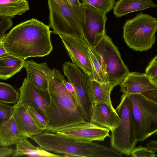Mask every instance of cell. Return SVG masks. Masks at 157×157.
Returning a JSON list of instances; mask_svg holds the SVG:
<instances>
[{
	"label": "cell",
	"instance_id": "34",
	"mask_svg": "<svg viewBox=\"0 0 157 157\" xmlns=\"http://www.w3.org/2000/svg\"><path fill=\"white\" fill-rule=\"evenodd\" d=\"M64 86L67 90L75 96L74 88L72 85L68 82H67L65 79L63 81Z\"/></svg>",
	"mask_w": 157,
	"mask_h": 157
},
{
	"label": "cell",
	"instance_id": "31",
	"mask_svg": "<svg viewBox=\"0 0 157 157\" xmlns=\"http://www.w3.org/2000/svg\"><path fill=\"white\" fill-rule=\"evenodd\" d=\"M145 73L150 79L157 76V55L149 62Z\"/></svg>",
	"mask_w": 157,
	"mask_h": 157
},
{
	"label": "cell",
	"instance_id": "16",
	"mask_svg": "<svg viewBox=\"0 0 157 157\" xmlns=\"http://www.w3.org/2000/svg\"><path fill=\"white\" fill-rule=\"evenodd\" d=\"M119 85L121 91L128 94H141L157 89V86L145 73L135 72H130Z\"/></svg>",
	"mask_w": 157,
	"mask_h": 157
},
{
	"label": "cell",
	"instance_id": "38",
	"mask_svg": "<svg viewBox=\"0 0 157 157\" xmlns=\"http://www.w3.org/2000/svg\"><path fill=\"white\" fill-rule=\"evenodd\" d=\"M153 83L157 86V76L151 79Z\"/></svg>",
	"mask_w": 157,
	"mask_h": 157
},
{
	"label": "cell",
	"instance_id": "8",
	"mask_svg": "<svg viewBox=\"0 0 157 157\" xmlns=\"http://www.w3.org/2000/svg\"><path fill=\"white\" fill-rule=\"evenodd\" d=\"M94 48L102 58L109 82L119 85L130 72L117 48L105 33Z\"/></svg>",
	"mask_w": 157,
	"mask_h": 157
},
{
	"label": "cell",
	"instance_id": "21",
	"mask_svg": "<svg viewBox=\"0 0 157 157\" xmlns=\"http://www.w3.org/2000/svg\"><path fill=\"white\" fill-rule=\"evenodd\" d=\"M25 60L7 53L0 57V79L6 80L24 67Z\"/></svg>",
	"mask_w": 157,
	"mask_h": 157
},
{
	"label": "cell",
	"instance_id": "14",
	"mask_svg": "<svg viewBox=\"0 0 157 157\" xmlns=\"http://www.w3.org/2000/svg\"><path fill=\"white\" fill-rule=\"evenodd\" d=\"M120 121L121 119L113 107L102 102L91 103L89 121L90 123L112 131L118 127Z\"/></svg>",
	"mask_w": 157,
	"mask_h": 157
},
{
	"label": "cell",
	"instance_id": "13",
	"mask_svg": "<svg viewBox=\"0 0 157 157\" xmlns=\"http://www.w3.org/2000/svg\"><path fill=\"white\" fill-rule=\"evenodd\" d=\"M19 102L25 107L34 109L46 120V110L50 103V96L48 90L37 87L25 78L20 88Z\"/></svg>",
	"mask_w": 157,
	"mask_h": 157
},
{
	"label": "cell",
	"instance_id": "25",
	"mask_svg": "<svg viewBox=\"0 0 157 157\" xmlns=\"http://www.w3.org/2000/svg\"><path fill=\"white\" fill-rule=\"evenodd\" d=\"M20 94L11 85L0 82V102L15 104L19 100Z\"/></svg>",
	"mask_w": 157,
	"mask_h": 157
},
{
	"label": "cell",
	"instance_id": "1",
	"mask_svg": "<svg viewBox=\"0 0 157 157\" xmlns=\"http://www.w3.org/2000/svg\"><path fill=\"white\" fill-rule=\"evenodd\" d=\"M49 25L32 18L18 24L0 39L7 52L24 59L49 55L53 47Z\"/></svg>",
	"mask_w": 157,
	"mask_h": 157
},
{
	"label": "cell",
	"instance_id": "17",
	"mask_svg": "<svg viewBox=\"0 0 157 157\" xmlns=\"http://www.w3.org/2000/svg\"><path fill=\"white\" fill-rule=\"evenodd\" d=\"M13 106V116L23 138H31L43 132L36 125L26 107L19 101Z\"/></svg>",
	"mask_w": 157,
	"mask_h": 157
},
{
	"label": "cell",
	"instance_id": "36",
	"mask_svg": "<svg viewBox=\"0 0 157 157\" xmlns=\"http://www.w3.org/2000/svg\"><path fill=\"white\" fill-rule=\"evenodd\" d=\"M70 5L74 6L79 7L80 6L82 3L79 1V0H65Z\"/></svg>",
	"mask_w": 157,
	"mask_h": 157
},
{
	"label": "cell",
	"instance_id": "28",
	"mask_svg": "<svg viewBox=\"0 0 157 157\" xmlns=\"http://www.w3.org/2000/svg\"><path fill=\"white\" fill-rule=\"evenodd\" d=\"M156 151L148 147L140 146L135 148L131 152L130 156L132 157H154L157 156Z\"/></svg>",
	"mask_w": 157,
	"mask_h": 157
},
{
	"label": "cell",
	"instance_id": "7",
	"mask_svg": "<svg viewBox=\"0 0 157 157\" xmlns=\"http://www.w3.org/2000/svg\"><path fill=\"white\" fill-rule=\"evenodd\" d=\"M137 141L157 132V104L141 94H130Z\"/></svg>",
	"mask_w": 157,
	"mask_h": 157
},
{
	"label": "cell",
	"instance_id": "12",
	"mask_svg": "<svg viewBox=\"0 0 157 157\" xmlns=\"http://www.w3.org/2000/svg\"><path fill=\"white\" fill-rule=\"evenodd\" d=\"M109 131L106 128L86 121L63 128L56 133L78 141L90 142H103L107 137H110Z\"/></svg>",
	"mask_w": 157,
	"mask_h": 157
},
{
	"label": "cell",
	"instance_id": "10",
	"mask_svg": "<svg viewBox=\"0 0 157 157\" xmlns=\"http://www.w3.org/2000/svg\"><path fill=\"white\" fill-rule=\"evenodd\" d=\"M82 3L84 17L82 28L84 40L91 48H94L105 33L106 14Z\"/></svg>",
	"mask_w": 157,
	"mask_h": 157
},
{
	"label": "cell",
	"instance_id": "35",
	"mask_svg": "<svg viewBox=\"0 0 157 157\" xmlns=\"http://www.w3.org/2000/svg\"><path fill=\"white\" fill-rule=\"evenodd\" d=\"M146 145L149 148L157 151V141L151 140L147 143Z\"/></svg>",
	"mask_w": 157,
	"mask_h": 157
},
{
	"label": "cell",
	"instance_id": "3",
	"mask_svg": "<svg viewBox=\"0 0 157 157\" xmlns=\"http://www.w3.org/2000/svg\"><path fill=\"white\" fill-rule=\"evenodd\" d=\"M49 25L52 33L84 39L82 28L84 17L82 3L73 6L65 0H47Z\"/></svg>",
	"mask_w": 157,
	"mask_h": 157
},
{
	"label": "cell",
	"instance_id": "20",
	"mask_svg": "<svg viewBox=\"0 0 157 157\" xmlns=\"http://www.w3.org/2000/svg\"><path fill=\"white\" fill-rule=\"evenodd\" d=\"M23 138L13 116L0 124V145L8 147L16 144Z\"/></svg>",
	"mask_w": 157,
	"mask_h": 157
},
{
	"label": "cell",
	"instance_id": "18",
	"mask_svg": "<svg viewBox=\"0 0 157 157\" xmlns=\"http://www.w3.org/2000/svg\"><path fill=\"white\" fill-rule=\"evenodd\" d=\"M116 86L109 82L101 83L90 78L88 82V92L91 103L102 102L113 107L110 95Z\"/></svg>",
	"mask_w": 157,
	"mask_h": 157
},
{
	"label": "cell",
	"instance_id": "32",
	"mask_svg": "<svg viewBox=\"0 0 157 157\" xmlns=\"http://www.w3.org/2000/svg\"><path fill=\"white\" fill-rule=\"evenodd\" d=\"M141 94L157 104V89L143 92Z\"/></svg>",
	"mask_w": 157,
	"mask_h": 157
},
{
	"label": "cell",
	"instance_id": "11",
	"mask_svg": "<svg viewBox=\"0 0 157 157\" xmlns=\"http://www.w3.org/2000/svg\"><path fill=\"white\" fill-rule=\"evenodd\" d=\"M59 36L72 63L93 79V70L88 55L91 47L90 45L84 39L65 35Z\"/></svg>",
	"mask_w": 157,
	"mask_h": 157
},
{
	"label": "cell",
	"instance_id": "27",
	"mask_svg": "<svg viewBox=\"0 0 157 157\" xmlns=\"http://www.w3.org/2000/svg\"><path fill=\"white\" fill-rule=\"evenodd\" d=\"M26 107L38 128L45 131L47 127V123L45 119L32 107L29 106Z\"/></svg>",
	"mask_w": 157,
	"mask_h": 157
},
{
	"label": "cell",
	"instance_id": "22",
	"mask_svg": "<svg viewBox=\"0 0 157 157\" xmlns=\"http://www.w3.org/2000/svg\"><path fill=\"white\" fill-rule=\"evenodd\" d=\"M15 151L12 157L22 156L28 157H64L48 152L41 147H36L27 139L23 138L15 144Z\"/></svg>",
	"mask_w": 157,
	"mask_h": 157
},
{
	"label": "cell",
	"instance_id": "39",
	"mask_svg": "<svg viewBox=\"0 0 157 157\" xmlns=\"http://www.w3.org/2000/svg\"><path fill=\"white\" fill-rule=\"evenodd\" d=\"M156 134H157V132L156 133Z\"/></svg>",
	"mask_w": 157,
	"mask_h": 157
},
{
	"label": "cell",
	"instance_id": "9",
	"mask_svg": "<svg viewBox=\"0 0 157 157\" xmlns=\"http://www.w3.org/2000/svg\"><path fill=\"white\" fill-rule=\"evenodd\" d=\"M62 70L68 82L73 86L75 98L85 120L89 121L91 103L88 95V82L90 77L69 61L64 63Z\"/></svg>",
	"mask_w": 157,
	"mask_h": 157
},
{
	"label": "cell",
	"instance_id": "19",
	"mask_svg": "<svg viewBox=\"0 0 157 157\" xmlns=\"http://www.w3.org/2000/svg\"><path fill=\"white\" fill-rule=\"evenodd\" d=\"M157 7L151 0H119L113 9L116 17H121L130 13Z\"/></svg>",
	"mask_w": 157,
	"mask_h": 157
},
{
	"label": "cell",
	"instance_id": "4",
	"mask_svg": "<svg viewBox=\"0 0 157 157\" xmlns=\"http://www.w3.org/2000/svg\"><path fill=\"white\" fill-rule=\"evenodd\" d=\"M115 110L121 121L118 127L111 131L110 146L121 154L128 156L135 148L138 142L128 94H122L120 103Z\"/></svg>",
	"mask_w": 157,
	"mask_h": 157
},
{
	"label": "cell",
	"instance_id": "29",
	"mask_svg": "<svg viewBox=\"0 0 157 157\" xmlns=\"http://www.w3.org/2000/svg\"><path fill=\"white\" fill-rule=\"evenodd\" d=\"M13 106L0 102V124L9 120L13 116Z\"/></svg>",
	"mask_w": 157,
	"mask_h": 157
},
{
	"label": "cell",
	"instance_id": "15",
	"mask_svg": "<svg viewBox=\"0 0 157 157\" xmlns=\"http://www.w3.org/2000/svg\"><path fill=\"white\" fill-rule=\"evenodd\" d=\"M24 67L27 79L38 88L48 90L49 78L53 72L46 62L37 63L33 60H26Z\"/></svg>",
	"mask_w": 157,
	"mask_h": 157
},
{
	"label": "cell",
	"instance_id": "24",
	"mask_svg": "<svg viewBox=\"0 0 157 157\" xmlns=\"http://www.w3.org/2000/svg\"><path fill=\"white\" fill-rule=\"evenodd\" d=\"M88 55L92 68L93 79L101 83L109 82L102 58L94 48L90 47Z\"/></svg>",
	"mask_w": 157,
	"mask_h": 157
},
{
	"label": "cell",
	"instance_id": "33",
	"mask_svg": "<svg viewBox=\"0 0 157 157\" xmlns=\"http://www.w3.org/2000/svg\"><path fill=\"white\" fill-rule=\"evenodd\" d=\"M15 151V149L2 146L0 148V157L12 156Z\"/></svg>",
	"mask_w": 157,
	"mask_h": 157
},
{
	"label": "cell",
	"instance_id": "30",
	"mask_svg": "<svg viewBox=\"0 0 157 157\" xmlns=\"http://www.w3.org/2000/svg\"><path fill=\"white\" fill-rule=\"evenodd\" d=\"M13 26V22L11 18L0 16V39L5 34L6 31Z\"/></svg>",
	"mask_w": 157,
	"mask_h": 157
},
{
	"label": "cell",
	"instance_id": "37",
	"mask_svg": "<svg viewBox=\"0 0 157 157\" xmlns=\"http://www.w3.org/2000/svg\"><path fill=\"white\" fill-rule=\"evenodd\" d=\"M7 53L2 43H0V57Z\"/></svg>",
	"mask_w": 157,
	"mask_h": 157
},
{
	"label": "cell",
	"instance_id": "26",
	"mask_svg": "<svg viewBox=\"0 0 157 157\" xmlns=\"http://www.w3.org/2000/svg\"><path fill=\"white\" fill-rule=\"evenodd\" d=\"M82 2L89 5L105 14L113 9L115 0H81Z\"/></svg>",
	"mask_w": 157,
	"mask_h": 157
},
{
	"label": "cell",
	"instance_id": "2",
	"mask_svg": "<svg viewBox=\"0 0 157 157\" xmlns=\"http://www.w3.org/2000/svg\"><path fill=\"white\" fill-rule=\"evenodd\" d=\"M49 81L50 103L46 110V132L56 133L60 129L86 121L75 96L68 91L60 71L54 68Z\"/></svg>",
	"mask_w": 157,
	"mask_h": 157
},
{
	"label": "cell",
	"instance_id": "5",
	"mask_svg": "<svg viewBox=\"0 0 157 157\" xmlns=\"http://www.w3.org/2000/svg\"><path fill=\"white\" fill-rule=\"evenodd\" d=\"M124 40L130 48L142 52L151 48L155 41L157 20L141 13L126 21L123 27Z\"/></svg>",
	"mask_w": 157,
	"mask_h": 157
},
{
	"label": "cell",
	"instance_id": "23",
	"mask_svg": "<svg viewBox=\"0 0 157 157\" xmlns=\"http://www.w3.org/2000/svg\"><path fill=\"white\" fill-rule=\"evenodd\" d=\"M27 0H0V16L12 18L29 10Z\"/></svg>",
	"mask_w": 157,
	"mask_h": 157
},
{
	"label": "cell",
	"instance_id": "6",
	"mask_svg": "<svg viewBox=\"0 0 157 157\" xmlns=\"http://www.w3.org/2000/svg\"><path fill=\"white\" fill-rule=\"evenodd\" d=\"M52 151L65 156L122 157V154L112 147L97 143L78 141L61 134L56 135L52 142Z\"/></svg>",
	"mask_w": 157,
	"mask_h": 157
}]
</instances>
